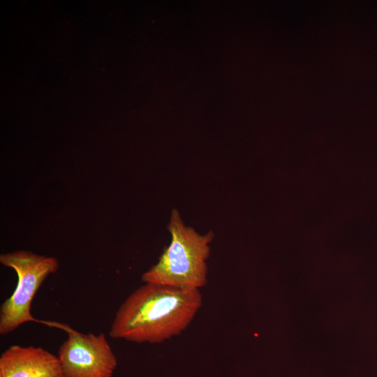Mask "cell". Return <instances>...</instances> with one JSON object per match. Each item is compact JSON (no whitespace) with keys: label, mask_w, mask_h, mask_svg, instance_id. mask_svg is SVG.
<instances>
[{"label":"cell","mask_w":377,"mask_h":377,"mask_svg":"<svg viewBox=\"0 0 377 377\" xmlns=\"http://www.w3.org/2000/svg\"><path fill=\"white\" fill-rule=\"evenodd\" d=\"M0 377H64L57 356L33 346L13 345L0 356Z\"/></svg>","instance_id":"cell-5"},{"label":"cell","mask_w":377,"mask_h":377,"mask_svg":"<svg viewBox=\"0 0 377 377\" xmlns=\"http://www.w3.org/2000/svg\"><path fill=\"white\" fill-rule=\"evenodd\" d=\"M65 330L58 350L64 377H112L117 361L104 333L84 334L66 324L43 322Z\"/></svg>","instance_id":"cell-4"},{"label":"cell","mask_w":377,"mask_h":377,"mask_svg":"<svg viewBox=\"0 0 377 377\" xmlns=\"http://www.w3.org/2000/svg\"><path fill=\"white\" fill-rule=\"evenodd\" d=\"M168 230L170 243L158 262L143 273L142 281L182 290H200L207 283V260L214 232L200 235L186 226L177 209L171 212Z\"/></svg>","instance_id":"cell-2"},{"label":"cell","mask_w":377,"mask_h":377,"mask_svg":"<svg viewBox=\"0 0 377 377\" xmlns=\"http://www.w3.org/2000/svg\"><path fill=\"white\" fill-rule=\"evenodd\" d=\"M202 303L200 290L145 283L119 306L110 337L138 343H161L182 334Z\"/></svg>","instance_id":"cell-1"},{"label":"cell","mask_w":377,"mask_h":377,"mask_svg":"<svg viewBox=\"0 0 377 377\" xmlns=\"http://www.w3.org/2000/svg\"><path fill=\"white\" fill-rule=\"evenodd\" d=\"M0 263L17 275L15 289L0 308V334L6 335L25 323L37 321L31 315L33 299L47 276L58 269L59 263L54 257L24 250L1 254Z\"/></svg>","instance_id":"cell-3"}]
</instances>
